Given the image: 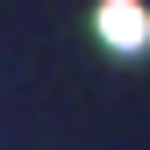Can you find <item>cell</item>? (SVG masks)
I'll use <instances>...</instances> for the list:
<instances>
[{
	"instance_id": "1",
	"label": "cell",
	"mask_w": 150,
	"mask_h": 150,
	"mask_svg": "<svg viewBox=\"0 0 150 150\" xmlns=\"http://www.w3.org/2000/svg\"><path fill=\"white\" fill-rule=\"evenodd\" d=\"M93 22H100V43L107 50H143L150 43V14L136 7V0H100Z\"/></svg>"
}]
</instances>
